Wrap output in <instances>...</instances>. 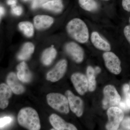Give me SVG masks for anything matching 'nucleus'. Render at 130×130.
<instances>
[{"instance_id":"f257e3e1","label":"nucleus","mask_w":130,"mask_h":130,"mask_svg":"<svg viewBox=\"0 0 130 130\" xmlns=\"http://www.w3.org/2000/svg\"><path fill=\"white\" fill-rule=\"evenodd\" d=\"M67 30L68 34L77 41L84 43L88 41V28L81 19L74 18L71 20L67 26Z\"/></svg>"},{"instance_id":"f03ea898","label":"nucleus","mask_w":130,"mask_h":130,"mask_svg":"<svg viewBox=\"0 0 130 130\" xmlns=\"http://www.w3.org/2000/svg\"><path fill=\"white\" fill-rule=\"evenodd\" d=\"M18 119L20 125L28 129L38 130L41 128L38 114L32 108L25 107L21 109L19 112Z\"/></svg>"},{"instance_id":"7ed1b4c3","label":"nucleus","mask_w":130,"mask_h":130,"mask_svg":"<svg viewBox=\"0 0 130 130\" xmlns=\"http://www.w3.org/2000/svg\"><path fill=\"white\" fill-rule=\"evenodd\" d=\"M47 100L50 106L58 112L66 114L69 112L68 100L63 95L59 93H50L47 95Z\"/></svg>"},{"instance_id":"20e7f679","label":"nucleus","mask_w":130,"mask_h":130,"mask_svg":"<svg viewBox=\"0 0 130 130\" xmlns=\"http://www.w3.org/2000/svg\"><path fill=\"white\" fill-rule=\"evenodd\" d=\"M104 98L102 101L103 109H107L112 107L118 106L121 98L114 86L108 85L103 89Z\"/></svg>"},{"instance_id":"39448f33","label":"nucleus","mask_w":130,"mask_h":130,"mask_svg":"<svg viewBox=\"0 0 130 130\" xmlns=\"http://www.w3.org/2000/svg\"><path fill=\"white\" fill-rule=\"evenodd\" d=\"M107 115L108 121L106 125L107 129L118 130L124 118L123 110L117 106L111 107L108 109Z\"/></svg>"},{"instance_id":"423d86ee","label":"nucleus","mask_w":130,"mask_h":130,"mask_svg":"<svg viewBox=\"0 0 130 130\" xmlns=\"http://www.w3.org/2000/svg\"><path fill=\"white\" fill-rule=\"evenodd\" d=\"M105 66L109 71L115 74H119L121 71V61L115 54L106 51L103 55Z\"/></svg>"},{"instance_id":"0eeeda50","label":"nucleus","mask_w":130,"mask_h":130,"mask_svg":"<svg viewBox=\"0 0 130 130\" xmlns=\"http://www.w3.org/2000/svg\"><path fill=\"white\" fill-rule=\"evenodd\" d=\"M67 62L66 60L60 61L53 69L48 73L47 79L52 82L59 81L63 77L67 69Z\"/></svg>"},{"instance_id":"6e6552de","label":"nucleus","mask_w":130,"mask_h":130,"mask_svg":"<svg viewBox=\"0 0 130 130\" xmlns=\"http://www.w3.org/2000/svg\"><path fill=\"white\" fill-rule=\"evenodd\" d=\"M71 79L78 94L83 95L87 92L89 89L88 81L85 75L79 73H76L72 75Z\"/></svg>"},{"instance_id":"1a4fd4ad","label":"nucleus","mask_w":130,"mask_h":130,"mask_svg":"<svg viewBox=\"0 0 130 130\" xmlns=\"http://www.w3.org/2000/svg\"><path fill=\"white\" fill-rule=\"evenodd\" d=\"M66 95L68 100L71 110L78 117H81L83 113V102L80 98L74 95L70 90L67 91Z\"/></svg>"},{"instance_id":"9d476101","label":"nucleus","mask_w":130,"mask_h":130,"mask_svg":"<svg viewBox=\"0 0 130 130\" xmlns=\"http://www.w3.org/2000/svg\"><path fill=\"white\" fill-rule=\"evenodd\" d=\"M65 50L75 62L80 63L83 61L84 50L78 44L74 42H70L66 44Z\"/></svg>"},{"instance_id":"9b49d317","label":"nucleus","mask_w":130,"mask_h":130,"mask_svg":"<svg viewBox=\"0 0 130 130\" xmlns=\"http://www.w3.org/2000/svg\"><path fill=\"white\" fill-rule=\"evenodd\" d=\"M50 121L55 130H77V128L73 125L66 122L63 119L55 114H53L50 116Z\"/></svg>"},{"instance_id":"f8f14e48","label":"nucleus","mask_w":130,"mask_h":130,"mask_svg":"<svg viewBox=\"0 0 130 130\" xmlns=\"http://www.w3.org/2000/svg\"><path fill=\"white\" fill-rule=\"evenodd\" d=\"M91 41L96 48L105 51H110L111 46L107 40L102 37L98 32L94 31L92 32L90 36Z\"/></svg>"},{"instance_id":"ddd939ff","label":"nucleus","mask_w":130,"mask_h":130,"mask_svg":"<svg viewBox=\"0 0 130 130\" xmlns=\"http://www.w3.org/2000/svg\"><path fill=\"white\" fill-rule=\"evenodd\" d=\"M17 75L13 72H11L8 75L7 82L8 86L12 92L16 94H20L24 92L25 88L20 83Z\"/></svg>"},{"instance_id":"4468645a","label":"nucleus","mask_w":130,"mask_h":130,"mask_svg":"<svg viewBox=\"0 0 130 130\" xmlns=\"http://www.w3.org/2000/svg\"><path fill=\"white\" fill-rule=\"evenodd\" d=\"M12 90L8 85L2 83L0 85V107L6 108L9 104V100L12 95Z\"/></svg>"},{"instance_id":"2eb2a0df","label":"nucleus","mask_w":130,"mask_h":130,"mask_svg":"<svg viewBox=\"0 0 130 130\" xmlns=\"http://www.w3.org/2000/svg\"><path fill=\"white\" fill-rule=\"evenodd\" d=\"M17 69V76L20 81L24 83L30 82L32 78V74L25 62L23 61L19 64Z\"/></svg>"},{"instance_id":"dca6fc26","label":"nucleus","mask_w":130,"mask_h":130,"mask_svg":"<svg viewBox=\"0 0 130 130\" xmlns=\"http://www.w3.org/2000/svg\"><path fill=\"white\" fill-rule=\"evenodd\" d=\"M53 22V18L47 15H37L34 19V25L38 30L44 29L48 28Z\"/></svg>"},{"instance_id":"f3484780","label":"nucleus","mask_w":130,"mask_h":130,"mask_svg":"<svg viewBox=\"0 0 130 130\" xmlns=\"http://www.w3.org/2000/svg\"><path fill=\"white\" fill-rule=\"evenodd\" d=\"M35 47L32 43H26L24 44L18 55V58L19 60H25L28 59L33 53Z\"/></svg>"},{"instance_id":"a211bd4d","label":"nucleus","mask_w":130,"mask_h":130,"mask_svg":"<svg viewBox=\"0 0 130 130\" xmlns=\"http://www.w3.org/2000/svg\"><path fill=\"white\" fill-rule=\"evenodd\" d=\"M56 51L53 47L47 48L43 53L42 56V61L46 66L51 64L56 57Z\"/></svg>"},{"instance_id":"6ab92c4d","label":"nucleus","mask_w":130,"mask_h":130,"mask_svg":"<svg viewBox=\"0 0 130 130\" xmlns=\"http://www.w3.org/2000/svg\"><path fill=\"white\" fill-rule=\"evenodd\" d=\"M42 7L44 9L59 13L63 10V6L61 0H52L44 3Z\"/></svg>"},{"instance_id":"aec40b11","label":"nucleus","mask_w":130,"mask_h":130,"mask_svg":"<svg viewBox=\"0 0 130 130\" xmlns=\"http://www.w3.org/2000/svg\"><path fill=\"white\" fill-rule=\"evenodd\" d=\"M86 73L88 81V90L90 92H92L95 90L96 88V81L94 69L92 67L89 66L87 68Z\"/></svg>"},{"instance_id":"412c9836","label":"nucleus","mask_w":130,"mask_h":130,"mask_svg":"<svg viewBox=\"0 0 130 130\" xmlns=\"http://www.w3.org/2000/svg\"><path fill=\"white\" fill-rule=\"evenodd\" d=\"M80 7L88 12L95 11L98 8V4L95 0H79Z\"/></svg>"},{"instance_id":"4be33fe9","label":"nucleus","mask_w":130,"mask_h":130,"mask_svg":"<svg viewBox=\"0 0 130 130\" xmlns=\"http://www.w3.org/2000/svg\"><path fill=\"white\" fill-rule=\"evenodd\" d=\"M20 29L28 37L32 36L34 34V27L31 23L27 21L22 22L19 24Z\"/></svg>"},{"instance_id":"5701e85b","label":"nucleus","mask_w":130,"mask_h":130,"mask_svg":"<svg viewBox=\"0 0 130 130\" xmlns=\"http://www.w3.org/2000/svg\"><path fill=\"white\" fill-rule=\"evenodd\" d=\"M12 119L9 116H5L0 119L1 129L9 124L11 122Z\"/></svg>"},{"instance_id":"b1692460","label":"nucleus","mask_w":130,"mask_h":130,"mask_svg":"<svg viewBox=\"0 0 130 130\" xmlns=\"http://www.w3.org/2000/svg\"><path fill=\"white\" fill-rule=\"evenodd\" d=\"M122 129L130 130V117H127L122 120L121 124Z\"/></svg>"},{"instance_id":"393cba45","label":"nucleus","mask_w":130,"mask_h":130,"mask_svg":"<svg viewBox=\"0 0 130 130\" xmlns=\"http://www.w3.org/2000/svg\"><path fill=\"white\" fill-rule=\"evenodd\" d=\"M49 0H33L32 4V8L33 9L37 8L42 6L43 4L46 3Z\"/></svg>"},{"instance_id":"a878e982","label":"nucleus","mask_w":130,"mask_h":130,"mask_svg":"<svg viewBox=\"0 0 130 130\" xmlns=\"http://www.w3.org/2000/svg\"><path fill=\"white\" fill-rule=\"evenodd\" d=\"M11 11L13 14L17 16H20L22 13L23 9L21 7L15 5L13 6H12Z\"/></svg>"},{"instance_id":"bb28decb","label":"nucleus","mask_w":130,"mask_h":130,"mask_svg":"<svg viewBox=\"0 0 130 130\" xmlns=\"http://www.w3.org/2000/svg\"><path fill=\"white\" fill-rule=\"evenodd\" d=\"M124 34L126 40L130 44V25H126L124 28Z\"/></svg>"},{"instance_id":"cd10ccee","label":"nucleus","mask_w":130,"mask_h":130,"mask_svg":"<svg viewBox=\"0 0 130 130\" xmlns=\"http://www.w3.org/2000/svg\"><path fill=\"white\" fill-rule=\"evenodd\" d=\"M122 6L125 11L130 12V0H122Z\"/></svg>"},{"instance_id":"c85d7f7f","label":"nucleus","mask_w":130,"mask_h":130,"mask_svg":"<svg viewBox=\"0 0 130 130\" xmlns=\"http://www.w3.org/2000/svg\"><path fill=\"white\" fill-rule=\"evenodd\" d=\"M118 106L120 109L124 111H128L129 109L128 108V106L126 105L125 101L120 102Z\"/></svg>"},{"instance_id":"c756f323","label":"nucleus","mask_w":130,"mask_h":130,"mask_svg":"<svg viewBox=\"0 0 130 130\" xmlns=\"http://www.w3.org/2000/svg\"><path fill=\"white\" fill-rule=\"evenodd\" d=\"M125 102L128 106V108L130 109V93L128 92L125 94Z\"/></svg>"},{"instance_id":"7c9ffc66","label":"nucleus","mask_w":130,"mask_h":130,"mask_svg":"<svg viewBox=\"0 0 130 130\" xmlns=\"http://www.w3.org/2000/svg\"><path fill=\"white\" fill-rule=\"evenodd\" d=\"M130 90V86L128 84L124 85L123 87V91L124 94L129 92Z\"/></svg>"},{"instance_id":"2f4dec72","label":"nucleus","mask_w":130,"mask_h":130,"mask_svg":"<svg viewBox=\"0 0 130 130\" xmlns=\"http://www.w3.org/2000/svg\"><path fill=\"white\" fill-rule=\"evenodd\" d=\"M17 3V0H7V3L8 5H11L12 6H15Z\"/></svg>"},{"instance_id":"473e14b6","label":"nucleus","mask_w":130,"mask_h":130,"mask_svg":"<svg viewBox=\"0 0 130 130\" xmlns=\"http://www.w3.org/2000/svg\"><path fill=\"white\" fill-rule=\"evenodd\" d=\"M95 74H99L101 72V69L99 67H96L94 69Z\"/></svg>"},{"instance_id":"72a5a7b5","label":"nucleus","mask_w":130,"mask_h":130,"mask_svg":"<svg viewBox=\"0 0 130 130\" xmlns=\"http://www.w3.org/2000/svg\"><path fill=\"white\" fill-rule=\"evenodd\" d=\"M5 9L2 7H0V14H1V17L3 16V14L5 13Z\"/></svg>"},{"instance_id":"f704fd0d","label":"nucleus","mask_w":130,"mask_h":130,"mask_svg":"<svg viewBox=\"0 0 130 130\" xmlns=\"http://www.w3.org/2000/svg\"><path fill=\"white\" fill-rule=\"evenodd\" d=\"M24 1H30V0H23Z\"/></svg>"},{"instance_id":"c9c22d12","label":"nucleus","mask_w":130,"mask_h":130,"mask_svg":"<svg viewBox=\"0 0 130 130\" xmlns=\"http://www.w3.org/2000/svg\"><path fill=\"white\" fill-rule=\"evenodd\" d=\"M129 23H130V17H129Z\"/></svg>"},{"instance_id":"e433bc0d","label":"nucleus","mask_w":130,"mask_h":130,"mask_svg":"<svg viewBox=\"0 0 130 130\" xmlns=\"http://www.w3.org/2000/svg\"><path fill=\"white\" fill-rule=\"evenodd\" d=\"M102 1H109V0H102Z\"/></svg>"},{"instance_id":"4c0bfd02","label":"nucleus","mask_w":130,"mask_h":130,"mask_svg":"<svg viewBox=\"0 0 130 130\" xmlns=\"http://www.w3.org/2000/svg\"></svg>"}]
</instances>
